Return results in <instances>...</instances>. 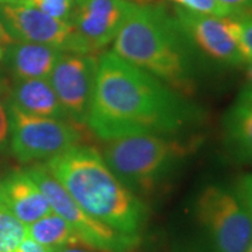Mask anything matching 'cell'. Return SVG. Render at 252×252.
<instances>
[{"label": "cell", "instance_id": "1", "mask_svg": "<svg viewBox=\"0 0 252 252\" xmlns=\"http://www.w3.org/2000/svg\"><path fill=\"white\" fill-rule=\"evenodd\" d=\"M188 97L114 52L98 55L87 127L101 140L127 136H180L200 121Z\"/></svg>", "mask_w": 252, "mask_h": 252}, {"label": "cell", "instance_id": "2", "mask_svg": "<svg viewBox=\"0 0 252 252\" xmlns=\"http://www.w3.org/2000/svg\"><path fill=\"white\" fill-rule=\"evenodd\" d=\"M45 165L86 213L117 231L140 237L149 207L118 180L97 149L79 144Z\"/></svg>", "mask_w": 252, "mask_h": 252}, {"label": "cell", "instance_id": "3", "mask_svg": "<svg viewBox=\"0 0 252 252\" xmlns=\"http://www.w3.org/2000/svg\"><path fill=\"white\" fill-rule=\"evenodd\" d=\"M112 52L189 97L195 89L192 45L175 18L153 4L130 3Z\"/></svg>", "mask_w": 252, "mask_h": 252}, {"label": "cell", "instance_id": "4", "mask_svg": "<svg viewBox=\"0 0 252 252\" xmlns=\"http://www.w3.org/2000/svg\"><path fill=\"white\" fill-rule=\"evenodd\" d=\"M252 219L233 189L207 185L193 200L190 228L177 252H247Z\"/></svg>", "mask_w": 252, "mask_h": 252}, {"label": "cell", "instance_id": "5", "mask_svg": "<svg viewBox=\"0 0 252 252\" xmlns=\"http://www.w3.org/2000/svg\"><path fill=\"white\" fill-rule=\"evenodd\" d=\"M190 150L178 136L140 135L104 140L101 156L118 180L139 196L168 180Z\"/></svg>", "mask_w": 252, "mask_h": 252}, {"label": "cell", "instance_id": "6", "mask_svg": "<svg viewBox=\"0 0 252 252\" xmlns=\"http://www.w3.org/2000/svg\"><path fill=\"white\" fill-rule=\"evenodd\" d=\"M26 171L44 192L52 212L72 225L84 247L98 252H133L139 247V235L124 234L86 213L55 180L45 162H35Z\"/></svg>", "mask_w": 252, "mask_h": 252}, {"label": "cell", "instance_id": "7", "mask_svg": "<svg viewBox=\"0 0 252 252\" xmlns=\"http://www.w3.org/2000/svg\"><path fill=\"white\" fill-rule=\"evenodd\" d=\"M9 150L21 162L49 160L83 142L80 126L67 119L27 115L9 105Z\"/></svg>", "mask_w": 252, "mask_h": 252}, {"label": "cell", "instance_id": "8", "mask_svg": "<svg viewBox=\"0 0 252 252\" xmlns=\"http://www.w3.org/2000/svg\"><path fill=\"white\" fill-rule=\"evenodd\" d=\"M0 23L13 41L51 45L63 52L93 54L72 23L51 17L18 0H0Z\"/></svg>", "mask_w": 252, "mask_h": 252}, {"label": "cell", "instance_id": "9", "mask_svg": "<svg viewBox=\"0 0 252 252\" xmlns=\"http://www.w3.org/2000/svg\"><path fill=\"white\" fill-rule=\"evenodd\" d=\"M175 20L193 49L210 61L227 66H245L240 39L238 21L233 16L200 14L189 10L175 9Z\"/></svg>", "mask_w": 252, "mask_h": 252}, {"label": "cell", "instance_id": "10", "mask_svg": "<svg viewBox=\"0 0 252 252\" xmlns=\"http://www.w3.org/2000/svg\"><path fill=\"white\" fill-rule=\"evenodd\" d=\"M97 67V55L63 52L48 77L63 111L69 121L76 125H87L95 89Z\"/></svg>", "mask_w": 252, "mask_h": 252}, {"label": "cell", "instance_id": "11", "mask_svg": "<svg viewBox=\"0 0 252 252\" xmlns=\"http://www.w3.org/2000/svg\"><path fill=\"white\" fill-rule=\"evenodd\" d=\"M130 3L129 0H80L76 3L70 23L93 54L115 39Z\"/></svg>", "mask_w": 252, "mask_h": 252}, {"label": "cell", "instance_id": "12", "mask_svg": "<svg viewBox=\"0 0 252 252\" xmlns=\"http://www.w3.org/2000/svg\"><path fill=\"white\" fill-rule=\"evenodd\" d=\"M0 205L26 225L52 212L44 192L24 170H14L0 178Z\"/></svg>", "mask_w": 252, "mask_h": 252}, {"label": "cell", "instance_id": "13", "mask_svg": "<svg viewBox=\"0 0 252 252\" xmlns=\"http://www.w3.org/2000/svg\"><path fill=\"white\" fill-rule=\"evenodd\" d=\"M63 51L51 45L13 41L1 59V63L13 80L48 79Z\"/></svg>", "mask_w": 252, "mask_h": 252}, {"label": "cell", "instance_id": "14", "mask_svg": "<svg viewBox=\"0 0 252 252\" xmlns=\"http://www.w3.org/2000/svg\"><path fill=\"white\" fill-rule=\"evenodd\" d=\"M9 105L32 117L69 121L48 79L13 81L10 84Z\"/></svg>", "mask_w": 252, "mask_h": 252}, {"label": "cell", "instance_id": "15", "mask_svg": "<svg viewBox=\"0 0 252 252\" xmlns=\"http://www.w3.org/2000/svg\"><path fill=\"white\" fill-rule=\"evenodd\" d=\"M227 140L240 157L252 162V86L245 87L224 118Z\"/></svg>", "mask_w": 252, "mask_h": 252}, {"label": "cell", "instance_id": "16", "mask_svg": "<svg viewBox=\"0 0 252 252\" xmlns=\"http://www.w3.org/2000/svg\"><path fill=\"white\" fill-rule=\"evenodd\" d=\"M27 237L51 252L69 245L81 244L79 235L73 230L72 225L55 212H49L36 221L28 224Z\"/></svg>", "mask_w": 252, "mask_h": 252}, {"label": "cell", "instance_id": "17", "mask_svg": "<svg viewBox=\"0 0 252 252\" xmlns=\"http://www.w3.org/2000/svg\"><path fill=\"white\" fill-rule=\"evenodd\" d=\"M27 237V225L0 205V252H16Z\"/></svg>", "mask_w": 252, "mask_h": 252}, {"label": "cell", "instance_id": "18", "mask_svg": "<svg viewBox=\"0 0 252 252\" xmlns=\"http://www.w3.org/2000/svg\"><path fill=\"white\" fill-rule=\"evenodd\" d=\"M9 80L0 70V157L9 152L10 118H9Z\"/></svg>", "mask_w": 252, "mask_h": 252}, {"label": "cell", "instance_id": "19", "mask_svg": "<svg viewBox=\"0 0 252 252\" xmlns=\"http://www.w3.org/2000/svg\"><path fill=\"white\" fill-rule=\"evenodd\" d=\"M34 9L45 13L51 17L69 21L72 20L76 1L74 0H18Z\"/></svg>", "mask_w": 252, "mask_h": 252}, {"label": "cell", "instance_id": "20", "mask_svg": "<svg viewBox=\"0 0 252 252\" xmlns=\"http://www.w3.org/2000/svg\"><path fill=\"white\" fill-rule=\"evenodd\" d=\"M177 7L189 10L200 14H212V16H227L225 10L220 6L217 0H170Z\"/></svg>", "mask_w": 252, "mask_h": 252}, {"label": "cell", "instance_id": "21", "mask_svg": "<svg viewBox=\"0 0 252 252\" xmlns=\"http://www.w3.org/2000/svg\"><path fill=\"white\" fill-rule=\"evenodd\" d=\"M238 21V39L247 62L252 61V11L234 16Z\"/></svg>", "mask_w": 252, "mask_h": 252}, {"label": "cell", "instance_id": "22", "mask_svg": "<svg viewBox=\"0 0 252 252\" xmlns=\"http://www.w3.org/2000/svg\"><path fill=\"white\" fill-rule=\"evenodd\" d=\"M234 192L252 219V174L244 175L238 180Z\"/></svg>", "mask_w": 252, "mask_h": 252}, {"label": "cell", "instance_id": "23", "mask_svg": "<svg viewBox=\"0 0 252 252\" xmlns=\"http://www.w3.org/2000/svg\"><path fill=\"white\" fill-rule=\"evenodd\" d=\"M227 16H241L252 11V0H217Z\"/></svg>", "mask_w": 252, "mask_h": 252}, {"label": "cell", "instance_id": "24", "mask_svg": "<svg viewBox=\"0 0 252 252\" xmlns=\"http://www.w3.org/2000/svg\"><path fill=\"white\" fill-rule=\"evenodd\" d=\"M16 252H51L48 251L46 248H44L42 245H39L38 243H35L34 240H31L30 237H26L23 240V243L20 244L18 250Z\"/></svg>", "mask_w": 252, "mask_h": 252}, {"label": "cell", "instance_id": "25", "mask_svg": "<svg viewBox=\"0 0 252 252\" xmlns=\"http://www.w3.org/2000/svg\"><path fill=\"white\" fill-rule=\"evenodd\" d=\"M13 42L11 36L9 35V32L6 31V28L3 27V24L0 23V62L4 56V52L7 49V46Z\"/></svg>", "mask_w": 252, "mask_h": 252}, {"label": "cell", "instance_id": "26", "mask_svg": "<svg viewBox=\"0 0 252 252\" xmlns=\"http://www.w3.org/2000/svg\"><path fill=\"white\" fill-rule=\"evenodd\" d=\"M55 252H91L89 251L87 248L81 247V244H77V245H69V247H64V248H61L58 251Z\"/></svg>", "mask_w": 252, "mask_h": 252}, {"label": "cell", "instance_id": "27", "mask_svg": "<svg viewBox=\"0 0 252 252\" xmlns=\"http://www.w3.org/2000/svg\"><path fill=\"white\" fill-rule=\"evenodd\" d=\"M245 76L250 81V86H252V61L245 63Z\"/></svg>", "mask_w": 252, "mask_h": 252}, {"label": "cell", "instance_id": "28", "mask_svg": "<svg viewBox=\"0 0 252 252\" xmlns=\"http://www.w3.org/2000/svg\"><path fill=\"white\" fill-rule=\"evenodd\" d=\"M152 0H137V1H133V3H137V4H150Z\"/></svg>", "mask_w": 252, "mask_h": 252}, {"label": "cell", "instance_id": "29", "mask_svg": "<svg viewBox=\"0 0 252 252\" xmlns=\"http://www.w3.org/2000/svg\"><path fill=\"white\" fill-rule=\"evenodd\" d=\"M247 252H252V241L250 243V245H248V250H247Z\"/></svg>", "mask_w": 252, "mask_h": 252}, {"label": "cell", "instance_id": "30", "mask_svg": "<svg viewBox=\"0 0 252 252\" xmlns=\"http://www.w3.org/2000/svg\"><path fill=\"white\" fill-rule=\"evenodd\" d=\"M74 1H76V3H77V1H80V0H74Z\"/></svg>", "mask_w": 252, "mask_h": 252}]
</instances>
